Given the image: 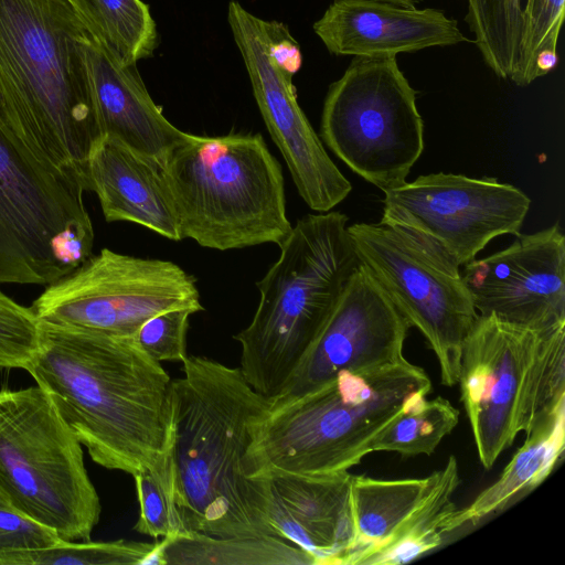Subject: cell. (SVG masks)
<instances>
[{
	"instance_id": "8992f818",
	"label": "cell",
	"mask_w": 565,
	"mask_h": 565,
	"mask_svg": "<svg viewBox=\"0 0 565 565\" xmlns=\"http://www.w3.org/2000/svg\"><path fill=\"white\" fill-rule=\"evenodd\" d=\"M160 164L181 239L217 250L279 246L292 228L281 166L259 134L185 132Z\"/></svg>"
},
{
	"instance_id": "277c9868",
	"label": "cell",
	"mask_w": 565,
	"mask_h": 565,
	"mask_svg": "<svg viewBox=\"0 0 565 565\" xmlns=\"http://www.w3.org/2000/svg\"><path fill=\"white\" fill-rule=\"evenodd\" d=\"M430 391L425 370L405 358L341 371L313 391L270 405L253 425L244 473L258 479L348 471L403 409Z\"/></svg>"
},
{
	"instance_id": "6da1fadb",
	"label": "cell",
	"mask_w": 565,
	"mask_h": 565,
	"mask_svg": "<svg viewBox=\"0 0 565 565\" xmlns=\"http://www.w3.org/2000/svg\"><path fill=\"white\" fill-rule=\"evenodd\" d=\"M94 462L161 473L172 443L170 383L134 340L41 322L25 369Z\"/></svg>"
},
{
	"instance_id": "e575fe53",
	"label": "cell",
	"mask_w": 565,
	"mask_h": 565,
	"mask_svg": "<svg viewBox=\"0 0 565 565\" xmlns=\"http://www.w3.org/2000/svg\"><path fill=\"white\" fill-rule=\"evenodd\" d=\"M381 1L391 2V3L406 7V8L415 7L417 3L420 2V0H381Z\"/></svg>"
},
{
	"instance_id": "52a82bcc",
	"label": "cell",
	"mask_w": 565,
	"mask_h": 565,
	"mask_svg": "<svg viewBox=\"0 0 565 565\" xmlns=\"http://www.w3.org/2000/svg\"><path fill=\"white\" fill-rule=\"evenodd\" d=\"M458 383L479 460L490 469L565 398V322L533 329L478 315L462 342Z\"/></svg>"
},
{
	"instance_id": "4dcf8cb0",
	"label": "cell",
	"mask_w": 565,
	"mask_h": 565,
	"mask_svg": "<svg viewBox=\"0 0 565 565\" xmlns=\"http://www.w3.org/2000/svg\"><path fill=\"white\" fill-rule=\"evenodd\" d=\"M196 311L177 308L160 312L141 324L132 337L153 360L183 362L186 356L189 318Z\"/></svg>"
},
{
	"instance_id": "ffe728a7",
	"label": "cell",
	"mask_w": 565,
	"mask_h": 565,
	"mask_svg": "<svg viewBox=\"0 0 565 565\" xmlns=\"http://www.w3.org/2000/svg\"><path fill=\"white\" fill-rule=\"evenodd\" d=\"M85 56L102 135L161 162L185 132L164 117L136 65L120 62L92 34L85 45Z\"/></svg>"
},
{
	"instance_id": "d6a6232c",
	"label": "cell",
	"mask_w": 565,
	"mask_h": 565,
	"mask_svg": "<svg viewBox=\"0 0 565 565\" xmlns=\"http://www.w3.org/2000/svg\"><path fill=\"white\" fill-rule=\"evenodd\" d=\"M60 541L53 530L23 514L0 489V559L12 552L46 548Z\"/></svg>"
},
{
	"instance_id": "3957f363",
	"label": "cell",
	"mask_w": 565,
	"mask_h": 565,
	"mask_svg": "<svg viewBox=\"0 0 565 565\" xmlns=\"http://www.w3.org/2000/svg\"><path fill=\"white\" fill-rule=\"evenodd\" d=\"M89 35L70 0H0V116L34 156L85 191L103 137L85 56Z\"/></svg>"
},
{
	"instance_id": "603a6c76",
	"label": "cell",
	"mask_w": 565,
	"mask_h": 565,
	"mask_svg": "<svg viewBox=\"0 0 565 565\" xmlns=\"http://www.w3.org/2000/svg\"><path fill=\"white\" fill-rule=\"evenodd\" d=\"M157 565H315L312 556L276 536H212L186 531L157 543Z\"/></svg>"
},
{
	"instance_id": "83f0119b",
	"label": "cell",
	"mask_w": 565,
	"mask_h": 565,
	"mask_svg": "<svg viewBox=\"0 0 565 565\" xmlns=\"http://www.w3.org/2000/svg\"><path fill=\"white\" fill-rule=\"evenodd\" d=\"M132 478L139 502V518L134 530L156 540L185 533L188 530L175 502L171 460L161 473L143 470Z\"/></svg>"
},
{
	"instance_id": "44dd1931",
	"label": "cell",
	"mask_w": 565,
	"mask_h": 565,
	"mask_svg": "<svg viewBox=\"0 0 565 565\" xmlns=\"http://www.w3.org/2000/svg\"><path fill=\"white\" fill-rule=\"evenodd\" d=\"M88 178L107 222H132L181 241L160 162L103 136L92 151Z\"/></svg>"
},
{
	"instance_id": "484cf974",
	"label": "cell",
	"mask_w": 565,
	"mask_h": 565,
	"mask_svg": "<svg viewBox=\"0 0 565 565\" xmlns=\"http://www.w3.org/2000/svg\"><path fill=\"white\" fill-rule=\"evenodd\" d=\"M459 411L446 398H420L403 409L373 440L371 452L430 455L457 426Z\"/></svg>"
},
{
	"instance_id": "cb8c5ba5",
	"label": "cell",
	"mask_w": 565,
	"mask_h": 565,
	"mask_svg": "<svg viewBox=\"0 0 565 565\" xmlns=\"http://www.w3.org/2000/svg\"><path fill=\"white\" fill-rule=\"evenodd\" d=\"M466 22L484 63L518 85L532 0H467Z\"/></svg>"
},
{
	"instance_id": "4fadbf2b",
	"label": "cell",
	"mask_w": 565,
	"mask_h": 565,
	"mask_svg": "<svg viewBox=\"0 0 565 565\" xmlns=\"http://www.w3.org/2000/svg\"><path fill=\"white\" fill-rule=\"evenodd\" d=\"M530 205L510 183L437 172L384 191L380 222L417 231L466 265L493 238L518 235Z\"/></svg>"
},
{
	"instance_id": "1f68e13d",
	"label": "cell",
	"mask_w": 565,
	"mask_h": 565,
	"mask_svg": "<svg viewBox=\"0 0 565 565\" xmlns=\"http://www.w3.org/2000/svg\"><path fill=\"white\" fill-rule=\"evenodd\" d=\"M564 2L565 0H532L518 86H526L535 81L534 62L540 52L556 50L564 18Z\"/></svg>"
},
{
	"instance_id": "2e32d148",
	"label": "cell",
	"mask_w": 565,
	"mask_h": 565,
	"mask_svg": "<svg viewBox=\"0 0 565 565\" xmlns=\"http://www.w3.org/2000/svg\"><path fill=\"white\" fill-rule=\"evenodd\" d=\"M465 265L461 276L479 316L546 329L565 322V236L558 223Z\"/></svg>"
},
{
	"instance_id": "d6986e66",
	"label": "cell",
	"mask_w": 565,
	"mask_h": 565,
	"mask_svg": "<svg viewBox=\"0 0 565 565\" xmlns=\"http://www.w3.org/2000/svg\"><path fill=\"white\" fill-rule=\"evenodd\" d=\"M458 484L459 469L454 456L443 469L424 478L383 480L353 476L350 484L353 539L344 565H361L439 502L452 497Z\"/></svg>"
},
{
	"instance_id": "f1b7e54d",
	"label": "cell",
	"mask_w": 565,
	"mask_h": 565,
	"mask_svg": "<svg viewBox=\"0 0 565 565\" xmlns=\"http://www.w3.org/2000/svg\"><path fill=\"white\" fill-rule=\"evenodd\" d=\"M455 509L451 498L444 500L390 544L369 555L361 565H401L434 550L447 534L446 521Z\"/></svg>"
},
{
	"instance_id": "f546056e",
	"label": "cell",
	"mask_w": 565,
	"mask_h": 565,
	"mask_svg": "<svg viewBox=\"0 0 565 565\" xmlns=\"http://www.w3.org/2000/svg\"><path fill=\"white\" fill-rule=\"evenodd\" d=\"M41 321L0 290V367L25 370L40 342Z\"/></svg>"
},
{
	"instance_id": "5b68a950",
	"label": "cell",
	"mask_w": 565,
	"mask_h": 565,
	"mask_svg": "<svg viewBox=\"0 0 565 565\" xmlns=\"http://www.w3.org/2000/svg\"><path fill=\"white\" fill-rule=\"evenodd\" d=\"M338 211L299 218L279 245L277 262L258 281L250 323L234 339L239 370L270 402L280 393L361 266Z\"/></svg>"
},
{
	"instance_id": "ba28073f",
	"label": "cell",
	"mask_w": 565,
	"mask_h": 565,
	"mask_svg": "<svg viewBox=\"0 0 565 565\" xmlns=\"http://www.w3.org/2000/svg\"><path fill=\"white\" fill-rule=\"evenodd\" d=\"M0 489L62 541H90L99 522L82 445L38 385L0 390Z\"/></svg>"
},
{
	"instance_id": "8fae6325",
	"label": "cell",
	"mask_w": 565,
	"mask_h": 565,
	"mask_svg": "<svg viewBox=\"0 0 565 565\" xmlns=\"http://www.w3.org/2000/svg\"><path fill=\"white\" fill-rule=\"evenodd\" d=\"M348 232L361 264L426 339L441 383L457 384L462 342L478 317L460 265L431 238L402 225L354 223Z\"/></svg>"
},
{
	"instance_id": "4316f807",
	"label": "cell",
	"mask_w": 565,
	"mask_h": 565,
	"mask_svg": "<svg viewBox=\"0 0 565 565\" xmlns=\"http://www.w3.org/2000/svg\"><path fill=\"white\" fill-rule=\"evenodd\" d=\"M157 543L117 540L111 542H65L46 548L12 552L0 565H145Z\"/></svg>"
},
{
	"instance_id": "836d02e7",
	"label": "cell",
	"mask_w": 565,
	"mask_h": 565,
	"mask_svg": "<svg viewBox=\"0 0 565 565\" xmlns=\"http://www.w3.org/2000/svg\"><path fill=\"white\" fill-rule=\"evenodd\" d=\"M558 63L556 50H544L540 52L534 62L533 76L534 79L546 75L555 68Z\"/></svg>"
},
{
	"instance_id": "d4e9b609",
	"label": "cell",
	"mask_w": 565,
	"mask_h": 565,
	"mask_svg": "<svg viewBox=\"0 0 565 565\" xmlns=\"http://www.w3.org/2000/svg\"><path fill=\"white\" fill-rule=\"evenodd\" d=\"M89 33L120 62L136 65L157 47V26L141 0H70Z\"/></svg>"
},
{
	"instance_id": "ac0fdd59",
	"label": "cell",
	"mask_w": 565,
	"mask_h": 565,
	"mask_svg": "<svg viewBox=\"0 0 565 565\" xmlns=\"http://www.w3.org/2000/svg\"><path fill=\"white\" fill-rule=\"evenodd\" d=\"M352 477L349 471L264 477L275 535L309 553L315 565H344L353 539Z\"/></svg>"
},
{
	"instance_id": "7402d4cb",
	"label": "cell",
	"mask_w": 565,
	"mask_h": 565,
	"mask_svg": "<svg viewBox=\"0 0 565 565\" xmlns=\"http://www.w3.org/2000/svg\"><path fill=\"white\" fill-rule=\"evenodd\" d=\"M565 448V398L543 415L526 433V439L500 478L481 491L467 507L455 509L446 521L449 533L505 508L516 495L545 480Z\"/></svg>"
},
{
	"instance_id": "e0dca14e",
	"label": "cell",
	"mask_w": 565,
	"mask_h": 565,
	"mask_svg": "<svg viewBox=\"0 0 565 565\" xmlns=\"http://www.w3.org/2000/svg\"><path fill=\"white\" fill-rule=\"evenodd\" d=\"M313 31L330 53L367 58L468 40L457 20L443 11L381 0H335L315 22Z\"/></svg>"
},
{
	"instance_id": "5bb4252c",
	"label": "cell",
	"mask_w": 565,
	"mask_h": 565,
	"mask_svg": "<svg viewBox=\"0 0 565 565\" xmlns=\"http://www.w3.org/2000/svg\"><path fill=\"white\" fill-rule=\"evenodd\" d=\"M227 22L264 122L299 195L313 211H331L347 199L352 185L331 160L299 106L294 74L271 54V21L256 17L232 0Z\"/></svg>"
},
{
	"instance_id": "7c38bea8",
	"label": "cell",
	"mask_w": 565,
	"mask_h": 565,
	"mask_svg": "<svg viewBox=\"0 0 565 565\" xmlns=\"http://www.w3.org/2000/svg\"><path fill=\"white\" fill-rule=\"evenodd\" d=\"M31 308L41 322L118 338L170 309L203 310L194 277L179 265L109 248L46 285Z\"/></svg>"
},
{
	"instance_id": "30bf717a",
	"label": "cell",
	"mask_w": 565,
	"mask_h": 565,
	"mask_svg": "<svg viewBox=\"0 0 565 565\" xmlns=\"http://www.w3.org/2000/svg\"><path fill=\"white\" fill-rule=\"evenodd\" d=\"M320 137L354 173L380 190L404 182L424 151L416 92L396 56L354 57L324 98Z\"/></svg>"
},
{
	"instance_id": "9a60e30c",
	"label": "cell",
	"mask_w": 565,
	"mask_h": 565,
	"mask_svg": "<svg viewBox=\"0 0 565 565\" xmlns=\"http://www.w3.org/2000/svg\"><path fill=\"white\" fill-rule=\"evenodd\" d=\"M409 328L370 270L361 264L271 404L313 391L341 371L403 360Z\"/></svg>"
},
{
	"instance_id": "9c48e42d",
	"label": "cell",
	"mask_w": 565,
	"mask_h": 565,
	"mask_svg": "<svg viewBox=\"0 0 565 565\" xmlns=\"http://www.w3.org/2000/svg\"><path fill=\"white\" fill-rule=\"evenodd\" d=\"M85 189L34 156L0 116V284L46 286L90 255Z\"/></svg>"
},
{
	"instance_id": "7a4b0ae2",
	"label": "cell",
	"mask_w": 565,
	"mask_h": 565,
	"mask_svg": "<svg viewBox=\"0 0 565 565\" xmlns=\"http://www.w3.org/2000/svg\"><path fill=\"white\" fill-rule=\"evenodd\" d=\"M182 365L183 375L170 383V460L185 529L221 537L276 536L266 481L243 469L253 425L271 402L239 367L198 355Z\"/></svg>"
}]
</instances>
